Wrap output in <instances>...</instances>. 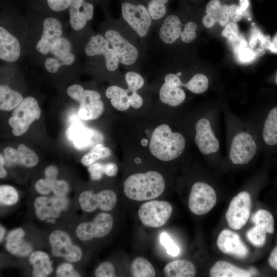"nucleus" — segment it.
<instances>
[{"label":"nucleus","mask_w":277,"mask_h":277,"mask_svg":"<svg viewBox=\"0 0 277 277\" xmlns=\"http://www.w3.org/2000/svg\"><path fill=\"white\" fill-rule=\"evenodd\" d=\"M131 275L134 277H153L155 271L152 265L145 258L137 257L131 262Z\"/></svg>","instance_id":"32"},{"label":"nucleus","mask_w":277,"mask_h":277,"mask_svg":"<svg viewBox=\"0 0 277 277\" xmlns=\"http://www.w3.org/2000/svg\"><path fill=\"white\" fill-rule=\"evenodd\" d=\"M85 54L89 58L95 59L96 65H105L107 71L116 72L120 63L118 56L108 41L101 33L92 35L84 48Z\"/></svg>","instance_id":"5"},{"label":"nucleus","mask_w":277,"mask_h":277,"mask_svg":"<svg viewBox=\"0 0 277 277\" xmlns=\"http://www.w3.org/2000/svg\"><path fill=\"white\" fill-rule=\"evenodd\" d=\"M101 34L115 51L120 65L128 70H138L144 63L148 48L121 18L107 22Z\"/></svg>","instance_id":"1"},{"label":"nucleus","mask_w":277,"mask_h":277,"mask_svg":"<svg viewBox=\"0 0 277 277\" xmlns=\"http://www.w3.org/2000/svg\"><path fill=\"white\" fill-rule=\"evenodd\" d=\"M25 234V230L21 227L9 231L6 238V250L10 254L18 257L29 256L33 251V247L24 239Z\"/></svg>","instance_id":"21"},{"label":"nucleus","mask_w":277,"mask_h":277,"mask_svg":"<svg viewBox=\"0 0 277 277\" xmlns=\"http://www.w3.org/2000/svg\"><path fill=\"white\" fill-rule=\"evenodd\" d=\"M19 195L16 189L12 186L2 185L0 186V203L1 205L12 206L18 201Z\"/></svg>","instance_id":"38"},{"label":"nucleus","mask_w":277,"mask_h":277,"mask_svg":"<svg viewBox=\"0 0 277 277\" xmlns=\"http://www.w3.org/2000/svg\"><path fill=\"white\" fill-rule=\"evenodd\" d=\"M165 188L163 176L155 171L133 174L128 176L124 183L125 195L137 201L156 198L163 193Z\"/></svg>","instance_id":"2"},{"label":"nucleus","mask_w":277,"mask_h":277,"mask_svg":"<svg viewBox=\"0 0 277 277\" xmlns=\"http://www.w3.org/2000/svg\"><path fill=\"white\" fill-rule=\"evenodd\" d=\"M276 83L277 84V75H276Z\"/></svg>","instance_id":"64"},{"label":"nucleus","mask_w":277,"mask_h":277,"mask_svg":"<svg viewBox=\"0 0 277 277\" xmlns=\"http://www.w3.org/2000/svg\"><path fill=\"white\" fill-rule=\"evenodd\" d=\"M262 136L267 145L274 146L277 144V106L268 113L263 125Z\"/></svg>","instance_id":"28"},{"label":"nucleus","mask_w":277,"mask_h":277,"mask_svg":"<svg viewBox=\"0 0 277 277\" xmlns=\"http://www.w3.org/2000/svg\"><path fill=\"white\" fill-rule=\"evenodd\" d=\"M41 114L38 102L34 97L29 96L23 98L14 109L8 120L9 125L12 128L13 134L16 136L24 134L30 125L39 118Z\"/></svg>","instance_id":"6"},{"label":"nucleus","mask_w":277,"mask_h":277,"mask_svg":"<svg viewBox=\"0 0 277 277\" xmlns=\"http://www.w3.org/2000/svg\"><path fill=\"white\" fill-rule=\"evenodd\" d=\"M268 264L271 268L277 270V246L270 254L268 258Z\"/></svg>","instance_id":"56"},{"label":"nucleus","mask_w":277,"mask_h":277,"mask_svg":"<svg viewBox=\"0 0 277 277\" xmlns=\"http://www.w3.org/2000/svg\"><path fill=\"white\" fill-rule=\"evenodd\" d=\"M159 98L164 104L175 107L183 103L186 98V94L184 90L164 82L159 90Z\"/></svg>","instance_id":"25"},{"label":"nucleus","mask_w":277,"mask_h":277,"mask_svg":"<svg viewBox=\"0 0 277 277\" xmlns=\"http://www.w3.org/2000/svg\"><path fill=\"white\" fill-rule=\"evenodd\" d=\"M48 241L51 253L55 258L71 263L81 261L83 255L82 250L73 243L70 234L66 231L61 229L52 231Z\"/></svg>","instance_id":"7"},{"label":"nucleus","mask_w":277,"mask_h":277,"mask_svg":"<svg viewBox=\"0 0 277 277\" xmlns=\"http://www.w3.org/2000/svg\"><path fill=\"white\" fill-rule=\"evenodd\" d=\"M257 273L255 268L245 270L224 261L216 262L209 272L211 277H249Z\"/></svg>","instance_id":"24"},{"label":"nucleus","mask_w":277,"mask_h":277,"mask_svg":"<svg viewBox=\"0 0 277 277\" xmlns=\"http://www.w3.org/2000/svg\"><path fill=\"white\" fill-rule=\"evenodd\" d=\"M243 11L239 5L231 4L229 5V16L232 22L240 21L243 16Z\"/></svg>","instance_id":"51"},{"label":"nucleus","mask_w":277,"mask_h":277,"mask_svg":"<svg viewBox=\"0 0 277 277\" xmlns=\"http://www.w3.org/2000/svg\"><path fill=\"white\" fill-rule=\"evenodd\" d=\"M216 23V21L215 18L206 14L202 18V24L206 28L212 27Z\"/></svg>","instance_id":"57"},{"label":"nucleus","mask_w":277,"mask_h":277,"mask_svg":"<svg viewBox=\"0 0 277 277\" xmlns=\"http://www.w3.org/2000/svg\"><path fill=\"white\" fill-rule=\"evenodd\" d=\"M75 58V56L72 52L59 58L48 57L44 62V66L47 71L54 73L62 66L72 65Z\"/></svg>","instance_id":"35"},{"label":"nucleus","mask_w":277,"mask_h":277,"mask_svg":"<svg viewBox=\"0 0 277 277\" xmlns=\"http://www.w3.org/2000/svg\"><path fill=\"white\" fill-rule=\"evenodd\" d=\"M179 87H185L192 93L201 94L205 92L209 86V80L203 73H196L186 83H183L181 79L177 83Z\"/></svg>","instance_id":"30"},{"label":"nucleus","mask_w":277,"mask_h":277,"mask_svg":"<svg viewBox=\"0 0 277 277\" xmlns=\"http://www.w3.org/2000/svg\"><path fill=\"white\" fill-rule=\"evenodd\" d=\"M145 2L155 27L168 14L169 0H145Z\"/></svg>","instance_id":"31"},{"label":"nucleus","mask_w":277,"mask_h":277,"mask_svg":"<svg viewBox=\"0 0 277 277\" xmlns=\"http://www.w3.org/2000/svg\"><path fill=\"white\" fill-rule=\"evenodd\" d=\"M172 212L171 204L165 201L153 200L142 204L137 213L141 223L146 227L158 228L164 225Z\"/></svg>","instance_id":"9"},{"label":"nucleus","mask_w":277,"mask_h":277,"mask_svg":"<svg viewBox=\"0 0 277 277\" xmlns=\"http://www.w3.org/2000/svg\"><path fill=\"white\" fill-rule=\"evenodd\" d=\"M6 163L5 160L1 154L0 155V177L1 179L4 178L6 176L7 172L5 169L4 166Z\"/></svg>","instance_id":"58"},{"label":"nucleus","mask_w":277,"mask_h":277,"mask_svg":"<svg viewBox=\"0 0 277 277\" xmlns=\"http://www.w3.org/2000/svg\"><path fill=\"white\" fill-rule=\"evenodd\" d=\"M94 274L97 277L115 276V267L111 262H103L97 267L95 270Z\"/></svg>","instance_id":"43"},{"label":"nucleus","mask_w":277,"mask_h":277,"mask_svg":"<svg viewBox=\"0 0 277 277\" xmlns=\"http://www.w3.org/2000/svg\"><path fill=\"white\" fill-rule=\"evenodd\" d=\"M58 174V168L55 165H49L47 166L44 170L45 177L55 180Z\"/></svg>","instance_id":"54"},{"label":"nucleus","mask_w":277,"mask_h":277,"mask_svg":"<svg viewBox=\"0 0 277 277\" xmlns=\"http://www.w3.org/2000/svg\"><path fill=\"white\" fill-rule=\"evenodd\" d=\"M68 8L70 25L75 31L81 30L93 19L94 6L85 0H71Z\"/></svg>","instance_id":"20"},{"label":"nucleus","mask_w":277,"mask_h":277,"mask_svg":"<svg viewBox=\"0 0 277 277\" xmlns=\"http://www.w3.org/2000/svg\"><path fill=\"white\" fill-rule=\"evenodd\" d=\"M105 174L110 177L115 176L118 172V167L114 163L104 164Z\"/></svg>","instance_id":"55"},{"label":"nucleus","mask_w":277,"mask_h":277,"mask_svg":"<svg viewBox=\"0 0 277 277\" xmlns=\"http://www.w3.org/2000/svg\"><path fill=\"white\" fill-rule=\"evenodd\" d=\"M17 150V165L30 168L35 166L38 164L39 159L37 154L24 144L19 145Z\"/></svg>","instance_id":"33"},{"label":"nucleus","mask_w":277,"mask_h":277,"mask_svg":"<svg viewBox=\"0 0 277 277\" xmlns=\"http://www.w3.org/2000/svg\"><path fill=\"white\" fill-rule=\"evenodd\" d=\"M22 94L5 85H0V109L3 111H11L23 101Z\"/></svg>","instance_id":"29"},{"label":"nucleus","mask_w":277,"mask_h":277,"mask_svg":"<svg viewBox=\"0 0 277 277\" xmlns=\"http://www.w3.org/2000/svg\"><path fill=\"white\" fill-rule=\"evenodd\" d=\"M141 144L143 146H146L148 144V140L146 138H143L141 140Z\"/></svg>","instance_id":"63"},{"label":"nucleus","mask_w":277,"mask_h":277,"mask_svg":"<svg viewBox=\"0 0 277 277\" xmlns=\"http://www.w3.org/2000/svg\"><path fill=\"white\" fill-rule=\"evenodd\" d=\"M195 142L202 154L209 155L219 150L220 142L208 119L205 117L199 119L195 124Z\"/></svg>","instance_id":"15"},{"label":"nucleus","mask_w":277,"mask_h":277,"mask_svg":"<svg viewBox=\"0 0 277 277\" xmlns=\"http://www.w3.org/2000/svg\"><path fill=\"white\" fill-rule=\"evenodd\" d=\"M269 49L271 52L277 53V33L273 37L272 42L269 44Z\"/></svg>","instance_id":"59"},{"label":"nucleus","mask_w":277,"mask_h":277,"mask_svg":"<svg viewBox=\"0 0 277 277\" xmlns=\"http://www.w3.org/2000/svg\"><path fill=\"white\" fill-rule=\"evenodd\" d=\"M255 225L264 228L267 233H273L274 231V221L272 214L265 209L258 210L251 217Z\"/></svg>","instance_id":"34"},{"label":"nucleus","mask_w":277,"mask_h":277,"mask_svg":"<svg viewBox=\"0 0 277 277\" xmlns=\"http://www.w3.org/2000/svg\"><path fill=\"white\" fill-rule=\"evenodd\" d=\"M117 201L116 193L110 189H104L97 193L85 190L78 197L80 207L85 212H91L96 209L109 211L115 207Z\"/></svg>","instance_id":"13"},{"label":"nucleus","mask_w":277,"mask_h":277,"mask_svg":"<svg viewBox=\"0 0 277 277\" xmlns=\"http://www.w3.org/2000/svg\"><path fill=\"white\" fill-rule=\"evenodd\" d=\"M69 192L68 183L62 180H57L52 189L53 195L60 197H66Z\"/></svg>","instance_id":"46"},{"label":"nucleus","mask_w":277,"mask_h":277,"mask_svg":"<svg viewBox=\"0 0 277 277\" xmlns=\"http://www.w3.org/2000/svg\"><path fill=\"white\" fill-rule=\"evenodd\" d=\"M216 200V193L211 186L204 182H196L191 189L189 208L196 215H204L214 207Z\"/></svg>","instance_id":"12"},{"label":"nucleus","mask_w":277,"mask_h":277,"mask_svg":"<svg viewBox=\"0 0 277 277\" xmlns=\"http://www.w3.org/2000/svg\"><path fill=\"white\" fill-rule=\"evenodd\" d=\"M113 225L112 216L109 213H99L91 221L79 223L75 230L78 240L87 242L95 238H102L107 235Z\"/></svg>","instance_id":"10"},{"label":"nucleus","mask_w":277,"mask_h":277,"mask_svg":"<svg viewBox=\"0 0 277 277\" xmlns=\"http://www.w3.org/2000/svg\"><path fill=\"white\" fill-rule=\"evenodd\" d=\"M63 34V26L57 18L54 17L46 18L43 24V31L35 48L43 55L50 53V50L54 42Z\"/></svg>","instance_id":"18"},{"label":"nucleus","mask_w":277,"mask_h":277,"mask_svg":"<svg viewBox=\"0 0 277 277\" xmlns=\"http://www.w3.org/2000/svg\"><path fill=\"white\" fill-rule=\"evenodd\" d=\"M69 206V200L66 197L42 195L36 197L33 201V207L36 217L41 221L51 223L55 222Z\"/></svg>","instance_id":"11"},{"label":"nucleus","mask_w":277,"mask_h":277,"mask_svg":"<svg viewBox=\"0 0 277 277\" xmlns=\"http://www.w3.org/2000/svg\"><path fill=\"white\" fill-rule=\"evenodd\" d=\"M124 79L127 87L134 91H138L145 84L143 77L136 71H127L124 75Z\"/></svg>","instance_id":"40"},{"label":"nucleus","mask_w":277,"mask_h":277,"mask_svg":"<svg viewBox=\"0 0 277 277\" xmlns=\"http://www.w3.org/2000/svg\"><path fill=\"white\" fill-rule=\"evenodd\" d=\"M185 147V139L179 132H173L167 124L155 128L149 142L151 153L162 161H169L178 157Z\"/></svg>","instance_id":"4"},{"label":"nucleus","mask_w":277,"mask_h":277,"mask_svg":"<svg viewBox=\"0 0 277 277\" xmlns=\"http://www.w3.org/2000/svg\"><path fill=\"white\" fill-rule=\"evenodd\" d=\"M131 91L117 85H112L107 88L105 92L106 96L110 98L112 106L116 109L123 111L130 106L129 95Z\"/></svg>","instance_id":"26"},{"label":"nucleus","mask_w":277,"mask_h":277,"mask_svg":"<svg viewBox=\"0 0 277 277\" xmlns=\"http://www.w3.org/2000/svg\"><path fill=\"white\" fill-rule=\"evenodd\" d=\"M167 277H193L196 269L192 263L184 260H177L167 264L163 269Z\"/></svg>","instance_id":"27"},{"label":"nucleus","mask_w":277,"mask_h":277,"mask_svg":"<svg viewBox=\"0 0 277 277\" xmlns=\"http://www.w3.org/2000/svg\"><path fill=\"white\" fill-rule=\"evenodd\" d=\"M144 0H123L121 5V18L148 48L154 25Z\"/></svg>","instance_id":"3"},{"label":"nucleus","mask_w":277,"mask_h":277,"mask_svg":"<svg viewBox=\"0 0 277 277\" xmlns=\"http://www.w3.org/2000/svg\"><path fill=\"white\" fill-rule=\"evenodd\" d=\"M130 106L134 109L141 108L143 104V99L137 91L132 92L129 95Z\"/></svg>","instance_id":"53"},{"label":"nucleus","mask_w":277,"mask_h":277,"mask_svg":"<svg viewBox=\"0 0 277 277\" xmlns=\"http://www.w3.org/2000/svg\"><path fill=\"white\" fill-rule=\"evenodd\" d=\"M4 159L9 165H15L17 162V150L11 147L5 148L3 150Z\"/></svg>","instance_id":"50"},{"label":"nucleus","mask_w":277,"mask_h":277,"mask_svg":"<svg viewBox=\"0 0 277 277\" xmlns=\"http://www.w3.org/2000/svg\"><path fill=\"white\" fill-rule=\"evenodd\" d=\"M111 150L101 143H98L93 147L90 152L82 157L81 163L85 166H89L96 160L109 156Z\"/></svg>","instance_id":"36"},{"label":"nucleus","mask_w":277,"mask_h":277,"mask_svg":"<svg viewBox=\"0 0 277 277\" xmlns=\"http://www.w3.org/2000/svg\"><path fill=\"white\" fill-rule=\"evenodd\" d=\"M88 171L91 180H100L105 174L104 164L98 163H93L88 166Z\"/></svg>","instance_id":"45"},{"label":"nucleus","mask_w":277,"mask_h":277,"mask_svg":"<svg viewBox=\"0 0 277 277\" xmlns=\"http://www.w3.org/2000/svg\"><path fill=\"white\" fill-rule=\"evenodd\" d=\"M222 35L231 42L236 41L239 35V27L234 22H229L224 27L222 31Z\"/></svg>","instance_id":"44"},{"label":"nucleus","mask_w":277,"mask_h":277,"mask_svg":"<svg viewBox=\"0 0 277 277\" xmlns=\"http://www.w3.org/2000/svg\"><path fill=\"white\" fill-rule=\"evenodd\" d=\"M28 260L32 266V275L34 277H47L53 271L52 261L45 251H32L29 255Z\"/></svg>","instance_id":"23"},{"label":"nucleus","mask_w":277,"mask_h":277,"mask_svg":"<svg viewBox=\"0 0 277 277\" xmlns=\"http://www.w3.org/2000/svg\"><path fill=\"white\" fill-rule=\"evenodd\" d=\"M236 53L239 60L243 62H249L254 58L253 51L247 47H245L244 44L242 43L237 48Z\"/></svg>","instance_id":"47"},{"label":"nucleus","mask_w":277,"mask_h":277,"mask_svg":"<svg viewBox=\"0 0 277 277\" xmlns=\"http://www.w3.org/2000/svg\"><path fill=\"white\" fill-rule=\"evenodd\" d=\"M100 93L94 90L86 89L76 101L80 105L78 115L83 120L97 118L104 111V104Z\"/></svg>","instance_id":"16"},{"label":"nucleus","mask_w":277,"mask_h":277,"mask_svg":"<svg viewBox=\"0 0 277 277\" xmlns=\"http://www.w3.org/2000/svg\"><path fill=\"white\" fill-rule=\"evenodd\" d=\"M216 244L224 253L232 255L238 258L244 259L248 254V249L236 233L224 229L218 235Z\"/></svg>","instance_id":"19"},{"label":"nucleus","mask_w":277,"mask_h":277,"mask_svg":"<svg viewBox=\"0 0 277 277\" xmlns=\"http://www.w3.org/2000/svg\"><path fill=\"white\" fill-rule=\"evenodd\" d=\"M71 2V0H47L50 9L55 12L65 10L69 8Z\"/></svg>","instance_id":"49"},{"label":"nucleus","mask_w":277,"mask_h":277,"mask_svg":"<svg viewBox=\"0 0 277 277\" xmlns=\"http://www.w3.org/2000/svg\"><path fill=\"white\" fill-rule=\"evenodd\" d=\"M258 42V37L255 35H252L250 38L249 45L251 48L255 47Z\"/></svg>","instance_id":"61"},{"label":"nucleus","mask_w":277,"mask_h":277,"mask_svg":"<svg viewBox=\"0 0 277 277\" xmlns=\"http://www.w3.org/2000/svg\"><path fill=\"white\" fill-rule=\"evenodd\" d=\"M6 234V229L4 226H0V242H2Z\"/></svg>","instance_id":"62"},{"label":"nucleus","mask_w":277,"mask_h":277,"mask_svg":"<svg viewBox=\"0 0 277 277\" xmlns=\"http://www.w3.org/2000/svg\"><path fill=\"white\" fill-rule=\"evenodd\" d=\"M72 52V44L66 37L61 36L51 46L50 53L53 57L59 58Z\"/></svg>","instance_id":"37"},{"label":"nucleus","mask_w":277,"mask_h":277,"mask_svg":"<svg viewBox=\"0 0 277 277\" xmlns=\"http://www.w3.org/2000/svg\"><path fill=\"white\" fill-rule=\"evenodd\" d=\"M229 5L222 4L219 9L216 16V22L222 26H225L229 22Z\"/></svg>","instance_id":"48"},{"label":"nucleus","mask_w":277,"mask_h":277,"mask_svg":"<svg viewBox=\"0 0 277 277\" xmlns=\"http://www.w3.org/2000/svg\"><path fill=\"white\" fill-rule=\"evenodd\" d=\"M84 90V88L81 85L78 84H73L67 88V92L68 95L71 98L76 101Z\"/></svg>","instance_id":"52"},{"label":"nucleus","mask_w":277,"mask_h":277,"mask_svg":"<svg viewBox=\"0 0 277 277\" xmlns=\"http://www.w3.org/2000/svg\"><path fill=\"white\" fill-rule=\"evenodd\" d=\"M160 242L166 249L167 253L171 256H176L180 252V249L174 243L169 235L166 232L161 233L160 238Z\"/></svg>","instance_id":"42"},{"label":"nucleus","mask_w":277,"mask_h":277,"mask_svg":"<svg viewBox=\"0 0 277 277\" xmlns=\"http://www.w3.org/2000/svg\"><path fill=\"white\" fill-rule=\"evenodd\" d=\"M57 277H80L81 274L74 268L71 263L66 262L60 264L55 270Z\"/></svg>","instance_id":"41"},{"label":"nucleus","mask_w":277,"mask_h":277,"mask_svg":"<svg viewBox=\"0 0 277 277\" xmlns=\"http://www.w3.org/2000/svg\"><path fill=\"white\" fill-rule=\"evenodd\" d=\"M267 231L261 227L255 225L246 233L249 241L254 246L261 247L266 241Z\"/></svg>","instance_id":"39"},{"label":"nucleus","mask_w":277,"mask_h":277,"mask_svg":"<svg viewBox=\"0 0 277 277\" xmlns=\"http://www.w3.org/2000/svg\"><path fill=\"white\" fill-rule=\"evenodd\" d=\"M254 136L250 132L241 130L232 137L229 150V159L235 165H244L250 162L257 151Z\"/></svg>","instance_id":"8"},{"label":"nucleus","mask_w":277,"mask_h":277,"mask_svg":"<svg viewBox=\"0 0 277 277\" xmlns=\"http://www.w3.org/2000/svg\"><path fill=\"white\" fill-rule=\"evenodd\" d=\"M67 136L78 149H85L95 146L103 140L97 131L88 128L81 124L73 123L67 130Z\"/></svg>","instance_id":"17"},{"label":"nucleus","mask_w":277,"mask_h":277,"mask_svg":"<svg viewBox=\"0 0 277 277\" xmlns=\"http://www.w3.org/2000/svg\"><path fill=\"white\" fill-rule=\"evenodd\" d=\"M239 6L243 11H245L249 6V0H239Z\"/></svg>","instance_id":"60"},{"label":"nucleus","mask_w":277,"mask_h":277,"mask_svg":"<svg viewBox=\"0 0 277 277\" xmlns=\"http://www.w3.org/2000/svg\"><path fill=\"white\" fill-rule=\"evenodd\" d=\"M21 54V47L18 39L3 26H0V58L14 63Z\"/></svg>","instance_id":"22"},{"label":"nucleus","mask_w":277,"mask_h":277,"mask_svg":"<svg viewBox=\"0 0 277 277\" xmlns=\"http://www.w3.org/2000/svg\"><path fill=\"white\" fill-rule=\"evenodd\" d=\"M251 197L248 192L242 191L231 200L226 213L229 227L234 230L242 229L248 221L250 213Z\"/></svg>","instance_id":"14"}]
</instances>
